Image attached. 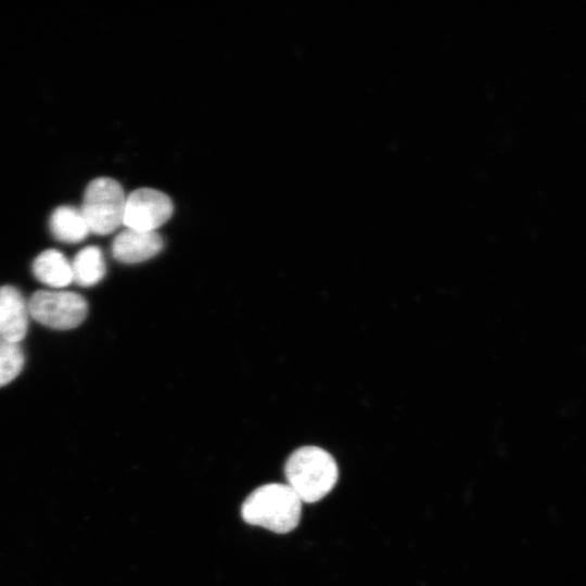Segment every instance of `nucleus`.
<instances>
[{
	"label": "nucleus",
	"mask_w": 586,
	"mask_h": 586,
	"mask_svg": "<svg viewBox=\"0 0 586 586\" xmlns=\"http://www.w3.org/2000/svg\"><path fill=\"white\" fill-rule=\"evenodd\" d=\"M302 504L288 484L270 483L257 487L246 497L241 515L249 524L284 534L297 526Z\"/></svg>",
	"instance_id": "obj_1"
},
{
	"label": "nucleus",
	"mask_w": 586,
	"mask_h": 586,
	"mask_svg": "<svg viewBox=\"0 0 586 586\" xmlns=\"http://www.w3.org/2000/svg\"><path fill=\"white\" fill-rule=\"evenodd\" d=\"M286 484L302 502L313 504L322 499L337 481L339 470L334 458L317 446H303L294 450L284 467Z\"/></svg>",
	"instance_id": "obj_2"
},
{
	"label": "nucleus",
	"mask_w": 586,
	"mask_h": 586,
	"mask_svg": "<svg viewBox=\"0 0 586 586\" xmlns=\"http://www.w3.org/2000/svg\"><path fill=\"white\" fill-rule=\"evenodd\" d=\"M126 195L122 186L109 177L93 179L87 186L81 213L89 231L109 234L123 225Z\"/></svg>",
	"instance_id": "obj_3"
},
{
	"label": "nucleus",
	"mask_w": 586,
	"mask_h": 586,
	"mask_svg": "<svg viewBox=\"0 0 586 586\" xmlns=\"http://www.w3.org/2000/svg\"><path fill=\"white\" fill-rule=\"evenodd\" d=\"M29 315L39 323L58 330L79 326L87 316L88 305L78 293L40 290L28 302Z\"/></svg>",
	"instance_id": "obj_4"
},
{
	"label": "nucleus",
	"mask_w": 586,
	"mask_h": 586,
	"mask_svg": "<svg viewBox=\"0 0 586 586\" xmlns=\"http://www.w3.org/2000/svg\"><path fill=\"white\" fill-rule=\"evenodd\" d=\"M173 203L165 193L140 188L126 196L123 225L141 231H156L173 214Z\"/></svg>",
	"instance_id": "obj_5"
},
{
	"label": "nucleus",
	"mask_w": 586,
	"mask_h": 586,
	"mask_svg": "<svg viewBox=\"0 0 586 586\" xmlns=\"http://www.w3.org/2000/svg\"><path fill=\"white\" fill-rule=\"evenodd\" d=\"M28 303L12 285L0 286V337L11 343L21 342L28 328Z\"/></svg>",
	"instance_id": "obj_6"
},
{
	"label": "nucleus",
	"mask_w": 586,
	"mask_h": 586,
	"mask_svg": "<svg viewBox=\"0 0 586 586\" xmlns=\"http://www.w3.org/2000/svg\"><path fill=\"white\" fill-rule=\"evenodd\" d=\"M163 249V239L156 231L126 228L113 240V256L126 264L146 260Z\"/></svg>",
	"instance_id": "obj_7"
},
{
	"label": "nucleus",
	"mask_w": 586,
	"mask_h": 586,
	"mask_svg": "<svg viewBox=\"0 0 586 586\" xmlns=\"http://www.w3.org/2000/svg\"><path fill=\"white\" fill-rule=\"evenodd\" d=\"M35 277L43 284L60 289L73 281L72 263L58 250L41 252L33 263Z\"/></svg>",
	"instance_id": "obj_8"
},
{
	"label": "nucleus",
	"mask_w": 586,
	"mask_h": 586,
	"mask_svg": "<svg viewBox=\"0 0 586 586\" xmlns=\"http://www.w3.org/2000/svg\"><path fill=\"white\" fill-rule=\"evenodd\" d=\"M50 229L56 240L65 243L80 242L90 232L80 208L69 205H62L53 211Z\"/></svg>",
	"instance_id": "obj_9"
},
{
	"label": "nucleus",
	"mask_w": 586,
	"mask_h": 586,
	"mask_svg": "<svg viewBox=\"0 0 586 586\" xmlns=\"http://www.w3.org/2000/svg\"><path fill=\"white\" fill-rule=\"evenodd\" d=\"M73 281L82 286L97 284L105 275V263L101 250L89 245L81 249L72 262Z\"/></svg>",
	"instance_id": "obj_10"
},
{
	"label": "nucleus",
	"mask_w": 586,
	"mask_h": 586,
	"mask_svg": "<svg viewBox=\"0 0 586 586\" xmlns=\"http://www.w3.org/2000/svg\"><path fill=\"white\" fill-rule=\"evenodd\" d=\"M24 366V354L18 343L0 341V387L10 383Z\"/></svg>",
	"instance_id": "obj_11"
}]
</instances>
